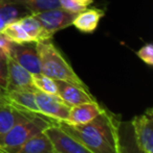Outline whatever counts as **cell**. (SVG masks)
I'll return each mask as SVG.
<instances>
[{
	"instance_id": "cell-1",
	"label": "cell",
	"mask_w": 153,
	"mask_h": 153,
	"mask_svg": "<svg viewBox=\"0 0 153 153\" xmlns=\"http://www.w3.org/2000/svg\"><path fill=\"white\" fill-rule=\"evenodd\" d=\"M120 119L104 108L93 120L83 125H69L58 121L64 131L82 143L92 153H118V125Z\"/></svg>"
},
{
	"instance_id": "cell-2",
	"label": "cell",
	"mask_w": 153,
	"mask_h": 153,
	"mask_svg": "<svg viewBox=\"0 0 153 153\" xmlns=\"http://www.w3.org/2000/svg\"><path fill=\"white\" fill-rule=\"evenodd\" d=\"M36 48L40 59L41 73L55 80H63L79 87L88 89L81 78L75 72L70 64L66 61L61 51L50 40L36 43Z\"/></svg>"
},
{
	"instance_id": "cell-3",
	"label": "cell",
	"mask_w": 153,
	"mask_h": 153,
	"mask_svg": "<svg viewBox=\"0 0 153 153\" xmlns=\"http://www.w3.org/2000/svg\"><path fill=\"white\" fill-rule=\"evenodd\" d=\"M57 121L42 114L35 113L13 126L2 137H0V148L4 150L14 149L32 137L44 131L47 127Z\"/></svg>"
},
{
	"instance_id": "cell-4",
	"label": "cell",
	"mask_w": 153,
	"mask_h": 153,
	"mask_svg": "<svg viewBox=\"0 0 153 153\" xmlns=\"http://www.w3.org/2000/svg\"><path fill=\"white\" fill-rule=\"evenodd\" d=\"M139 148L144 153H153V108L149 107L142 115L130 120Z\"/></svg>"
},
{
	"instance_id": "cell-5",
	"label": "cell",
	"mask_w": 153,
	"mask_h": 153,
	"mask_svg": "<svg viewBox=\"0 0 153 153\" xmlns=\"http://www.w3.org/2000/svg\"><path fill=\"white\" fill-rule=\"evenodd\" d=\"M35 98L40 114L56 121H66L72 107L66 104L59 95L47 94L35 90Z\"/></svg>"
},
{
	"instance_id": "cell-6",
	"label": "cell",
	"mask_w": 153,
	"mask_h": 153,
	"mask_svg": "<svg viewBox=\"0 0 153 153\" xmlns=\"http://www.w3.org/2000/svg\"><path fill=\"white\" fill-rule=\"evenodd\" d=\"M33 15L41 23L43 28L48 32L49 36H53L57 31L72 25L78 14L70 13L61 7H57L39 12Z\"/></svg>"
},
{
	"instance_id": "cell-7",
	"label": "cell",
	"mask_w": 153,
	"mask_h": 153,
	"mask_svg": "<svg viewBox=\"0 0 153 153\" xmlns=\"http://www.w3.org/2000/svg\"><path fill=\"white\" fill-rule=\"evenodd\" d=\"M57 122L44 130L47 137L50 139L55 151L59 153H92L83 144L59 127Z\"/></svg>"
},
{
	"instance_id": "cell-8",
	"label": "cell",
	"mask_w": 153,
	"mask_h": 153,
	"mask_svg": "<svg viewBox=\"0 0 153 153\" xmlns=\"http://www.w3.org/2000/svg\"><path fill=\"white\" fill-rule=\"evenodd\" d=\"M8 56L12 57L32 74L41 73L40 59L36 48V43L16 44L11 42Z\"/></svg>"
},
{
	"instance_id": "cell-9",
	"label": "cell",
	"mask_w": 153,
	"mask_h": 153,
	"mask_svg": "<svg viewBox=\"0 0 153 153\" xmlns=\"http://www.w3.org/2000/svg\"><path fill=\"white\" fill-rule=\"evenodd\" d=\"M56 85L59 97L70 107L85 102L96 101V98L90 94L88 89L63 80H56Z\"/></svg>"
},
{
	"instance_id": "cell-10",
	"label": "cell",
	"mask_w": 153,
	"mask_h": 153,
	"mask_svg": "<svg viewBox=\"0 0 153 153\" xmlns=\"http://www.w3.org/2000/svg\"><path fill=\"white\" fill-rule=\"evenodd\" d=\"M10 90H31L34 91L32 81V73H29L21 65L15 62L12 57L8 56V88L6 91Z\"/></svg>"
},
{
	"instance_id": "cell-11",
	"label": "cell",
	"mask_w": 153,
	"mask_h": 153,
	"mask_svg": "<svg viewBox=\"0 0 153 153\" xmlns=\"http://www.w3.org/2000/svg\"><path fill=\"white\" fill-rule=\"evenodd\" d=\"M35 113L25 111L14 106L8 98L0 100V137H2L13 126Z\"/></svg>"
},
{
	"instance_id": "cell-12",
	"label": "cell",
	"mask_w": 153,
	"mask_h": 153,
	"mask_svg": "<svg viewBox=\"0 0 153 153\" xmlns=\"http://www.w3.org/2000/svg\"><path fill=\"white\" fill-rule=\"evenodd\" d=\"M104 111V107H102L96 101L85 102L79 105H75L70 108L69 115H68L65 123L69 125H83L93 120L98 115H100Z\"/></svg>"
},
{
	"instance_id": "cell-13",
	"label": "cell",
	"mask_w": 153,
	"mask_h": 153,
	"mask_svg": "<svg viewBox=\"0 0 153 153\" xmlns=\"http://www.w3.org/2000/svg\"><path fill=\"white\" fill-rule=\"evenodd\" d=\"M5 151L8 153H53L55 152V147L46 133L42 131L18 147Z\"/></svg>"
},
{
	"instance_id": "cell-14",
	"label": "cell",
	"mask_w": 153,
	"mask_h": 153,
	"mask_svg": "<svg viewBox=\"0 0 153 153\" xmlns=\"http://www.w3.org/2000/svg\"><path fill=\"white\" fill-rule=\"evenodd\" d=\"M5 95L8 102L12 103L14 106L31 113H39L38 105L36 103L35 90H10L6 91Z\"/></svg>"
},
{
	"instance_id": "cell-15",
	"label": "cell",
	"mask_w": 153,
	"mask_h": 153,
	"mask_svg": "<svg viewBox=\"0 0 153 153\" xmlns=\"http://www.w3.org/2000/svg\"><path fill=\"white\" fill-rule=\"evenodd\" d=\"M104 10L101 8H86L77 15L72 25L80 31L91 33L98 28L100 20L104 17Z\"/></svg>"
},
{
	"instance_id": "cell-16",
	"label": "cell",
	"mask_w": 153,
	"mask_h": 153,
	"mask_svg": "<svg viewBox=\"0 0 153 153\" xmlns=\"http://www.w3.org/2000/svg\"><path fill=\"white\" fill-rule=\"evenodd\" d=\"M118 153H144L139 148L135 141L130 121H122L118 125Z\"/></svg>"
},
{
	"instance_id": "cell-17",
	"label": "cell",
	"mask_w": 153,
	"mask_h": 153,
	"mask_svg": "<svg viewBox=\"0 0 153 153\" xmlns=\"http://www.w3.org/2000/svg\"><path fill=\"white\" fill-rule=\"evenodd\" d=\"M18 22L26 32V34L29 36L32 42L37 43L40 41L50 40L53 36H49L48 32L43 28L41 23L39 22L37 19L34 17L33 14H27L23 16L22 18L18 19Z\"/></svg>"
},
{
	"instance_id": "cell-18",
	"label": "cell",
	"mask_w": 153,
	"mask_h": 153,
	"mask_svg": "<svg viewBox=\"0 0 153 153\" xmlns=\"http://www.w3.org/2000/svg\"><path fill=\"white\" fill-rule=\"evenodd\" d=\"M27 14H29V10L22 6L5 0H0V31L8 23L14 22Z\"/></svg>"
},
{
	"instance_id": "cell-19",
	"label": "cell",
	"mask_w": 153,
	"mask_h": 153,
	"mask_svg": "<svg viewBox=\"0 0 153 153\" xmlns=\"http://www.w3.org/2000/svg\"><path fill=\"white\" fill-rule=\"evenodd\" d=\"M5 1L22 6L29 10V14H36L43 10L60 7L59 0H5Z\"/></svg>"
},
{
	"instance_id": "cell-20",
	"label": "cell",
	"mask_w": 153,
	"mask_h": 153,
	"mask_svg": "<svg viewBox=\"0 0 153 153\" xmlns=\"http://www.w3.org/2000/svg\"><path fill=\"white\" fill-rule=\"evenodd\" d=\"M0 34L3 36L6 40L16 44H24V43H34L26 34L24 29L18 22V20L11 22L0 31Z\"/></svg>"
},
{
	"instance_id": "cell-21",
	"label": "cell",
	"mask_w": 153,
	"mask_h": 153,
	"mask_svg": "<svg viewBox=\"0 0 153 153\" xmlns=\"http://www.w3.org/2000/svg\"><path fill=\"white\" fill-rule=\"evenodd\" d=\"M32 81H33L34 87L36 90L47 94H54L58 95L57 85L56 80L46 75L39 73V74H32Z\"/></svg>"
},
{
	"instance_id": "cell-22",
	"label": "cell",
	"mask_w": 153,
	"mask_h": 153,
	"mask_svg": "<svg viewBox=\"0 0 153 153\" xmlns=\"http://www.w3.org/2000/svg\"><path fill=\"white\" fill-rule=\"evenodd\" d=\"M0 88H8V55L0 51Z\"/></svg>"
},
{
	"instance_id": "cell-23",
	"label": "cell",
	"mask_w": 153,
	"mask_h": 153,
	"mask_svg": "<svg viewBox=\"0 0 153 153\" xmlns=\"http://www.w3.org/2000/svg\"><path fill=\"white\" fill-rule=\"evenodd\" d=\"M136 55L148 66L153 65V45L151 43L143 46L136 52Z\"/></svg>"
},
{
	"instance_id": "cell-24",
	"label": "cell",
	"mask_w": 153,
	"mask_h": 153,
	"mask_svg": "<svg viewBox=\"0 0 153 153\" xmlns=\"http://www.w3.org/2000/svg\"><path fill=\"white\" fill-rule=\"evenodd\" d=\"M60 7L63 8L65 10H68L70 13H75V14H79V13L83 12L84 10H86L87 7L85 6L80 5L79 3H77L75 0H59Z\"/></svg>"
},
{
	"instance_id": "cell-25",
	"label": "cell",
	"mask_w": 153,
	"mask_h": 153,
	"mask_svg": "<svg viewBox=\"0 0 153 153\" xmlns=\"http://www.w3.org/2000/svg\"><path fill=\"white\" fill-rule=\"evenodd\" d=\"M11 42L8 40H6L3 36L0 34V51L4 52L6 55L8 54V49H10Z\"/></svg>"
},
{
	"instance_id": "cell-26",
	"label": "cell",
	"mask_w": 153,
	"mask_h": 153,
	"mask_svg": "<svg viewBox=\"0 0 153 153\" xmlns=\"http://www.w3.org/2000/svg\"><path fill=\"white\" fill-rule=\"evenodd\" d=\"M75 1H76L77 3H79L80 5L87 7V6L89 5V4L92 3V1H93V0H75Z\"/></svg>"
},
{
	"instance_id": "cell-27",
	"label": "cell",
	"mask_w": 153,
	"mask_h": 153,
	"mask_svg": "<svg viewBox=\"0 0 153 153\" xmlns=\"http://www.w3.org/2000/svg\"><path fill=\"white\" fill-rule=\"evenodd\" d=\"M6 98V95H5V90L0 88V100L1 99H5Z\"/></svg>"
},
{
	"instance_id": "cell-28",
	"label": "cell",
	"mask_w": 153,
	"mask_h": 153,
	"mask_svg": "<svg viewBox=\"0 0 153 153\" xmlns=\"http://www.w3.org/2000/svg\"><path fill=\"white\" fill-rule=\"evenodd\" d=\"M0 153H8V152H6L4 149H2V148H0Z\"/></svg>"
},
{
	"instance_id": "cell-29",
	"label": "cell",
	"mask_w": 153,
	"mask_h": 153,
	"mask_svg": "<svg viewBox=\"0 0 153 153\" xmlns=\"http://www.w3.org/2000/svg\"><path fill=\"white\" fill-rule=\"evenodd\" d=\"M53 153H59V152H57V151H55V152H53Z\"/></svg>"
}]
</instances>
